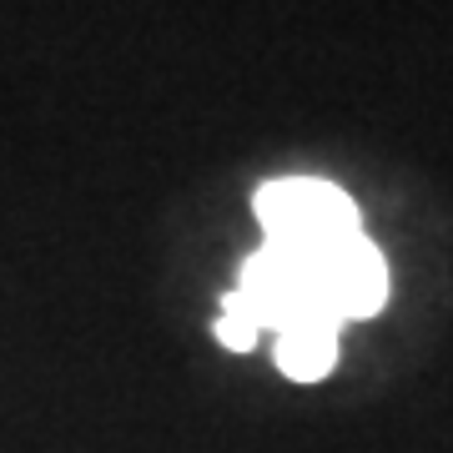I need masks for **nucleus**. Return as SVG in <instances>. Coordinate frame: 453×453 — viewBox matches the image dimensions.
I'll return each mask as SVG.
<instances>
[{"label":"nucleus","instance_id":"nucleus-1","mask_svg":"<svg viewBox=\"0 0 453 453\" xmlns=\"http://www.w3.org/2000/svg\"><path fill=\"white\" fill-rule=\"evenodd\" d=\"M257 217H262L267 242L288 247V252H323V247H333V242L357 237L353 202H348L333 181H312V177H292V181L262 187Z\"/></svg>","mask_w":453,"mask_h":453},{"label":"nucleus","instance_id":"nucleus-2","mask_svg":"<svg viewBox=\"0 0 453 453\" xmlns=\"http://www.w3.org/2000/svg\"><path fill=\"white\" fill-rule=\"evenodd\" d=\"M308 262H312V277H318V292L327 297V308L338 312V318H368V312L383 308L388 273H383V257L363 237H348V242H333L323 252H308Z\"/></svg>","mask_w":453,"mask_h":453},{"label":"nucleus","instance_id":"nucleus-3","mask_svg":"<svg viewBox=\"0 0 453 453\" xmlns=\"http://www.w3.org/2000/svg\"><path fill=\"white\" fill-rule=\"evenodd\" d=\"M338 357V318H292L288 327H277V368L288 378H323Z\"/></svg>","mask_w":453,"mask_h":453},{"label":"nucleus","instance_id":"nucleus-4","mask_svg":"<svg viewBox=\"0 0 453 453\" xmlns=\"http://www.w3.org/2000/svg\"><path fill=\"white\" fill-rule=\"evenodd\" d=\"M217 333H222L226 348H252V342H257V333H262V323L252 318V308H247L237 292H226V308H222Z\"/></svg>","mask_w":453,"mask_h":453}]
</instances>
